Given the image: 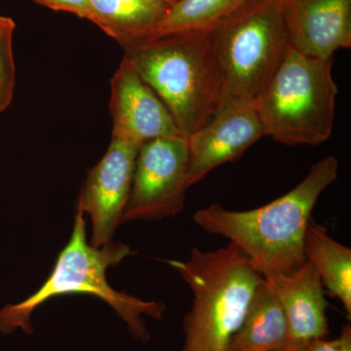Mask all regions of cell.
I'll use <instances>...</instances> for the list:
<instances>
[{"mask_svg":"<svg viewBox=\"0 0 351 351\" xmlns=\"http://www.w3.org/2000/svg\"><path fill=\"white\" fill-rule=\"evenodd\" d=\"M169 7L160 0H88L86 19L121 44L149 38Z\"/></svg>","mask_w":351,"mask_h":351,"instance_id":"14","label":"cell"},{"mask_svg":"<svg viewBox=\"0 0 351 351\" xmlns=\"http://www.w3.org/2000/svg\"><path fill=\"white\" fill-rule=\"evenodd\" d=\"M304 253L330 294L338 298L351 315V250L330 237L325 226L309 221L304 234Z\"/></svg>","mask_w":351,"mask_h":351,"instance_id":"15","label":"cell"},{"mask_svg":"<svg viewBox=\"0 0 351 351\" xmlns=\"http://www.w3.org/2000/svg\"><path fill=\"white\" fill-rule=\"evenodd\" d=\"M263 135L255 101L237 99L188 137V186L200 182L221 164L233 162Z\"/></svg>","mask_w":351,"mask_h":351,"instance_id":"9","label":"cell"},{"mask_svg":"<svg viewBox=\"0 0 351 351\" xmlns=\"http://www.w3.org/2000/svg\"><path fill=\"white\" fill-rule=\"evenodd\" d=\"M82 208L77 207L71 239L43 285L25 301L0 308V332L8 335L21 329L32 334V314L44 302L64 295L88 294L110 304L128 325L134 338L142 341L151 338L143 316L162 319L165 306L162 302L143 301L117 292L108 285L106 278L108 267L119 265L134 252L128 245L112 241L101 249L88 244Z\"/></svg>","mask_w":351,"mask_h":351,"instance_id":"3","label":"cell"},{"mask_svg":"<svg viewBox=\"0 0 351 351\" xmlns=\"http://www.w3.org/2000/svg\"><path fill=\"white\" fill-rule=\"evenodd\" d=\"M138 145L112 138L100 162L88 172L80 191L77 207L92 221L91 244L104 246L112 240L122 223L130 197Z\"/></svg>","mask_w":351,"mask_h":351,"instance_id":"8","label":"cell"},{"mask_svg":"<svg viewBox=\"0 0 351 351\" xmlns=\"http://www.w3.org/2000/svg\"><path fill=\"white\" fill-rule=\"evenodd\" d=\"M306 346L307 345H299V343H289L288 346H284V348H280V350H277L274 351H307Z\"/></svg>","mask_w":351,"mask_h":351,"instance_id":"21","label":"cell"},{"mask_svg":"<svg viewBox=\"0 0 351 351\" xmlns=\"http://www.w3.org/2000/svg\"><path fill=\"white\" fill-rule=\"evenodd\" d=\"M16 24L11 18L0 16V36L6 34H13Z\"/></svg>","mask_w":351,"mask_h":351,"instance_id":"20","label":"cell"},{"mask_svg":"<svg viewBox=\"0 0 351 351\" xmlns=\"http://www.w3.org/2000/svg\"><path fill=\"white\" fill-rule=\"evenodd\" d=\"M307 351H351V327L346 325L336 339H321L306 346Z\"/></svg>","mask_w":351,"mask_h":351,"instance_id":"18","label":"cell"},{"mask_svg":"<svg viewBox=\"0 0 351 351\" xmlns=\"http://www.w3.org/2000/svg\"><path fill=\"white\" fill-rule=\"evenodd\" d=\"M13 34L0 36V113L10 106L16 86L14 63Z\"/></svg>","mask_w":351,"mask_h":351,"instance_id":"17","label":"cell"},{"mask_svg":"<svg viewBox=\"0 0 351 351\" xmlns=\"http://www.w3.org/2000/svg\"><path fill=\"white\" fill-rule=\"evenodd\" d=\"M167 263L195 295L182 351H228L263 277L232 242L215 251L193 248L188 261Z\"/></svg>","mask_w":351,"mask_h":351,"instance_id":"4","label":"cell"},{"mask_svg":"<svg viewBox=\"0 0 351 351\" xmlns=\"http://www.w3.org/2000/svg\"><path fill=\"white\" fill-rule=\"evenodd\" d=\"M282 304L289 325L291 343L308 345L326 339L328 302L319 274L306 262L287 274L274 272L263 276Z\"/></svg>","mask_w":351,"mask_h":351,"instance_id":"12","label":"cell"},{"mask_svg":"<svg viewBox=\"0 0 351 351\" xmlns=\"http://www.w3.org/2000/svg\"><path fill=\"white\" fill-rule=\"evenodd\" d=\"M291 343L285 311L263 278L256 289L243 322L233 335L228 351H274Z\"/></svg>","mask_w":351,"mask_h":351,"instance_id":"13","label":"cell"},{"mask_svg":"<svg viewBox=\"0 0 351 351\" xmlns=\"http://www.w3.org/2000/svg\"><path fill=\"white\" fill-rule=\"evenodd\" d=\"M208 34L228 101L255 100L291 45L281 0H253Z\"/></svg>","mask_w":351,"mask_h":351,"instance_id":"6","label":"cell"},{"mask_svg":"<svg viewBox=\"0 0 351 351\" xmlns=\"http://www.w3.org/2000/svg\"><path fill=\"white\" fill-rule=\"evenodd\" d=\"M252 1L179 0L168 8L149 38L178 32H209Z\"/></svg>","mask_w":351,"mask_h":351,"instance_id":"16","label":"cell"},{"mask_svg":"<svg viewBox=\"0 0 351 351\" xmlns=\"http://www.w3.org/2000/svg\"><path fill=\"white\" fill-rule=\"evenodd\" d=\"M334 57L307 56L290 45L265 89L255 99L263 135L295 147L326 142L334 127L338 86Z\"/></svg>","mask_w":351,"mask_h":351,"instance_id":"5","label":"cell"},{"mask_svg":"<svg viewBox=\"0 0 351 351\" xmlns=\"http://www.w3.org/2000/svg\"><path fill=\"white\" fill-rule=\"evenodd\" d=\"M188 172L186 136L156 138L141 145L122 223L154 221L181 213L189 189Z\"/></svg>","mask_w":351,"mask_h":351,"instance_id":"7","label":"cell"},{"mask_svg":"<svg viewBox=\"0 0 351 351\" xmlns=\"http://www.w3.org/2000/svg\"><path fill=\"white\" fill-rule=\"evenodd\" d=\"M110 89L112 138L140 147L156 138L182 135L162 101L125 59L110 80Z\"/></svg>","mask_w":351,"mask_h":351,"instance_id":"10","label":"cell"},{"mask_svg":"<svg viewBox=\"0 0 351 351\" xmlns=\"http://www.w3.org/2000/svg\"><path fill=\"white\" fill-rule=\"evenodd\" d=\"M291 46L307 56L329 59L351 46V0H288Z\"/></svg>","mask_w":351,"mask_h":351,"instance_id":"11","label":"cell"},{"mask_svg":"<svg viewBox=\"0 0 351 351\" xmlns=\"http://www.w3.org/2000/svg\"><path fill=\"white\" fill-rule=\"evenodd\" d=\"M119 45L186 137L228 103L208 32H172Z\"/></svg>","mask_w":351,"mask_h":351,"instance_id":"2","label":"cell"},{"mask_svg":"<svg viewBox=\"0 0 351 351\" xmlns=\"http://www.w3.org/2000/svg\"><path fill=\"white\" fill-rule=\"evenodd\" d=\"M338 174L339 160L329 156L311 166L292 191L265 206L232 211L212 204L198 210L193 221L210 234L237 245L261 276L287 274L306 262L304 240L311 213Z\"/></svg>","mask_w":351,"mask_h":351,"instance_id":"1","label":"cell"},{"mask_svg":"<svg viewBox=\"0 0 351 351\" xmlns=\"http://www.w3.org/2000/svg\"><path fill=\"white\" fill-rule=\"evenodd\" d=\"M281 1H282L284 4H286V2H287L288 0H281Z\"/></svg>","mask_w":351,"mask_h":351,"instance_id":"23","label":"cell"},{"mask_svg":"<svg viewBox=\"0 0 351 351\" xmlns=\"http://www.w3.org/2000/svg\"><path fill=\"white\" fill-rule=\"evenodd\" d=\"M36 3L55 11H63L86 19L88 0H34Z\"/></svg>","mask_w":351,"mask_h":351,"instance_id":"19","label":"cell"},{"mask_svg":"<svg viewBox=\"0 0 351 351\" xmlns=\"http://www.w3.org/2000/svg\"><path fill=\"white\" fill-rule=\"evenodd\" d=\"M160 1L164 2V3L167 4V5L172 6L174 5L176 2L179 1V0H160Z\"/></svg>","mask_w":351,"mask_h":351,"instance_id":"22","label":"cell"}]
</instances>
